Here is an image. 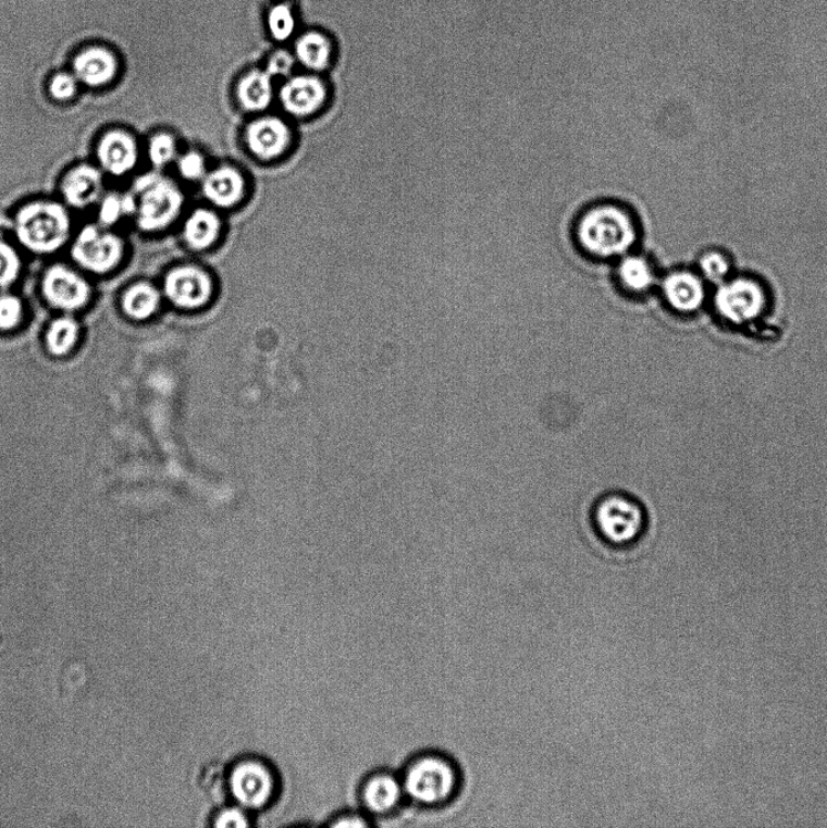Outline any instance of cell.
Segmentation results:
<instances>
[{
	"label": "cell",
	"instance_id": "3",
	"mask_svg": "<svg viewBox=\"0 0 827 828\" xmlns=\"http://www.w3.org/2000/svg\"><path fill=\"white\" fill-rule=\"evenodd\" d=\"M460 773L454 761L438 753L414 760L403 777L404 794L423 806H439L458 793Z\"/></svg>",
	"mask_w": 827,
	"mask_h": 828
},
{
	"label": "cell",
	"instance_id": "22",
	"mask_svg": "<svg viewBox=\"0 0 827 828\" xmlns=\"http://www.w3.org/2000/svg\"><path fill=\"white\" fill-rule=\"evenodd\" d=\"M221 224L215 213L206 209L195 210L184 225V240L193 250H205L219 237Z\"/></svg>",
	"mask_w": 827,
	"mask_h": 828
},
{
	"label": "cell",
	"instance_id": "23",
	"mask_svg": "<svg viewBox=\"0 0 827 828\" xmlns=\"http://www.w3.org/2000/svg\"><path fill=\"white\" fill-rule=\"evenodd\" d=\"M160 304V294L147 282L132 284L123 294V310L132 319L145 320L156 314Z\"/></svg>",
	"mask_w": 827,
	"mask_h": 828
},
{
	"label": "cell",
	"instance_id": "5",
	"mask_svg": "<svg viewBox=\"0 0 827 828\" xmlns=\"http://www.w3.org/2000/svg\"><path fill=\"white\" fill-rule=\"evenodd\" d=\"M594 522L601 537L614 546H629L646 528V514L642 506L623 493H612L598 501Z\"/></svg>",
	"mask_w": 827,
	"mask_h": 828
},
{
	"label": "cell",
	"instance_id": "6",
	"mask_svg": "<svg viewBox=\"0 0 827 828\" xmlns=\"http://www.w3.org/2000/svg\"><path fill=\"white\" fill-rule=\"evenodd\" d=\"M125 254V242L117 234L95 225L79 232L71 251L74 262L95 275H107L116 269Z\"/></svg>",
	"mask_w": 827,
	"mask_h": 828
},
{
	"label": "cell",
	"instance_id": "16",
	"mask_svg": "<svg viewBox=\"0 0 827 828\" xmlns=\"http://www.w3.org/2000/svg\"><path fill=\"white\" fill-rule=\"evenodd\" d=\"M327 89L322 81L317 77H294L284 84L280 91V102L287 113L304 117L316 113L324 105Z\"/></svg>",
	"mask_w": 827,
	"mask_h": 828
},
{
	"label": "cell",
	"instance_id": "26",
	"mask_svg": "<svg viewBox=\"0 0 827 828\" xmlns=\"http://www.w3.org/2000/svg\"><path fill=\"white\" fill-rule=\"evenodd\" d=\"M21 272V258L7 242L0 241V289H7L14 284Z\"/></svg>",
	"mask_w": 827,
	"mask_h": 828
},
{
	"label": "cell",
	"instance_id": "21",
	"mask_svg": "<svg viewBox=\"0 0 827 828\" xmlns=\"http://www.w3.org/2000/svg\"><path fill=\"white\" fill-rule=\"evenodd\" d=\"M295 53L300 63L307 68L322 71L330 64L332 55L331 41L322 32H307L296 42Z\"/></svg>",
	"mask_w": 827,
	"mask_h": 828
},
{
	"label": "cell",
	"instance_id": "17",
	"mask_svg": "<svg viewBox=\"0 0 827 828\" xmlns=\"http://www.w3.org/2000/svg\"><path fill=\"white\" fill-rule=\"evenodd\" d=\"M404 789L396 776L377 774L370 777L362 790L365 808L373 814H388L396 808L403 797Z\"/></svg>",
	"mask_w": 827,
	"mask_h": 828
},
{
	"label": "cell",
	"instance_id": "33",
	"mask_svg": "<svg viewBox=\"0 0 827 828\" xmlns=\"http://www.w3.org/2000/svg\"><path fill=\"white\" fill-rule=\"evenodd\" d=\"M180 174L188 180H199L204 176V158L199 152H188L179 159Z\"/></svg>",
	"mask_w": 827,
	"mask_h": 828
},
{
	"label": "cell",
	"instance_id": "28",
	"mask_svg": "<svg viewBox=\"0 0 827 828\" xmlns=\"http://www.w3.org/2000/svg\"><path fill=\"white\" fill-rule=\"evenodd\" d=\"M177 156V144L170 134L159 132L152 136L148 145V157L153 166L162 168Z\"/></svg>",
	"mask_w": 827,
	"mask_h": 828
},
{
	"label": "cell",
	"instance_id": "32",
	"mask_svg": "<svg viewBox=\"0 0 827 828\" xmlns=\"http://www.w3.org/2000/svg\"><path fill=\"white\" fill-rule=\"evenodd\" d=\"M252 825L248 810L240 806L221 809L213 820L216 828H246Z\"/></svg>",
	"mask_w": 827,
	"mask_h": 828
},
{
	"label": "cell",
	"instance_id": "7",
	"mask_svg": "<svg viewBox=\"0 0 827 828\" xmlns=\"http://www.w3.org/2000/svg\"><path fill=\"white\" fill-rule=\"evenodd\" d=\"M714 307L724 320L734 326H744L762 316L767 307V295L759 282L735 278L722 283L714 295Z\"/></svg>",
	"mask_w": 827,
	"mask_h": 828
},
{
	"label": "cell",
	"instance_id": "8",
	"mask_svg": "<svg viewBox=\"0 0 827 828\" xmlns=\"http://www.w3.org/2000/svg\"><path fill=\"white\" fill-rule=\"evenodd\" d=\"M229 789L237 806L245 810L263 809L275 795L276 777L265 762L243 760L230 773Z\"/></svg>",
	"mask_w": 827,
	"mask_h": 828
},
{
	"label": "cell",
	"instance_id": "10",
	"mask_svg": "<svg viewBox=\"0 0 827 828\" xmlns=\"http://www.w3.org/2000/svg\"><path fill=\"white\" fill-rule=\"evenodd\" d=\"M165 293L176 306L192 310L202 307L212 298L213 282L199 267L180 266L167 275Z\"/></svg>",
	"mask_w": 827,
	"mask_h": 828
},
{
	"label": "cell",
	"instance_id": "12",
	"mask_svg": "<svg viewBox=\"0 0 827 828\" xmlns=\"http://www.w3.org/2000/svg\"><path fill=\"white\" fill-rule=\"evenodd\" d=\"M96 156L98 163L108 174L123 177L137 166L139 148L131 134L114 129L103 135L96 147Z\"/></svg>",
	"mask_w": 827,
	"mask_h": 828
},
{
	"label": "cell",
	"instance_id": "11",
	"mask_svg": "<svg viewBox=\"0 0 827 828\" xmlns=\"http://www.w3.org/2000/svg\"><path fill=\"white\" fill-rule=\"evenodd\" d=\"M74 77L89 88H103L113 83L119 72V60L113 49L93 44L82 49L73 59Z\"/></svg>",
	"mask_w": 827,
	"mask_h": 828
},
{
	"label": "cell",
	"instance_id": "35",
	"mask_svg": "<svg viewBox=\"0 0 827 828\" xmlns=\"http://www.w3.org/2000/svg\"><path fill=\"white\" fill-rule=\"evenodd\" d=\"M331 827H367L369 824L360 815H342L336 821L329 824Z\"/></svg>",
	"mask_w": 827,
	"mask_h": 828
},
{
	"label": "cell",
	"instance_id": "13",
	"mask_svg": "<svg viewBox=\"0 0 827 828\" xmlns=\"http://www.w3.org/2000/svg\"><path fill=\"white\" fill-rule=\"evenodd\" d=\"M661 291L666 304L675 312L682 315L699 311L707 298L702 279L688 270H676L666 276L661 283Z\"/></svg>",
	"mask_w": 827,
	"mask_h": 828
},
{
	"label": "cell",
	"instance_id": "25",
	"mask_svg": "<svg viewBox=\"0 0 827 828\" xmlns=\"http://www.w3.org/2000/svg\"><path fill=\"white\" fill-rule=\"evenodd\" d=\"M137 212V200L131 193H110L104 197L100 209H98V222L103 227L117 224L123 217L135 215Z\"/></svg>",
	"mask_w": 827,
	"mask_h": 828
},
{
	"label": "cell",
	"instance_id": "30",
	"mask_svg": "<svg viewBox=\"0 0 827 828\" xmlns=\"http://www.w3.org/2000/svg\"><path fill=\"white\" fill-rule=\"evenodd\" d=\"M23 317V305L14 295H0V330L15 329Z\"/></svg>",
	"mask_w": 827,
	"mask_h": 828
},
{
	"label": "cell",
	"instance_id": "15",
	"mask_svg": "<svg viewBox=\"0 0 827 828\" xmlns=\"http://www.w3.org/2000/svg\"><path fill=\"white\" fill-rule=\"evenodd\" d=\"M246 144L258 158L273 159L287 150L290 131L286 123L276 117L255 120L246 129Z\"/></svg>",
	"mask_w": 827,
	"mask_h": 828
},
{
	"label": "cell",
	"instance_id": "4",
	"mask_svg": "<svg viewBox=\"0 0 827 828\" xmlns=\"http://www.w3.org/2000/svg\"><path fill=\"white\" fill-rule=\"evenodd\" d=\"M138 226L145 232L167 229L181 212L183 195L177 184L158 172H148L134 182Z\"/></svg>",
	"mask_w": 827,
	"mask_h": 828
},
{
	"label": "cell",
	"instance_id": "27",
	"mask_svg": "<svg viewBox=\"0 0 827 828\" xmlns=\"http://www.w3.org/2000/svg\"><path fill=\"white\" fill-rule=\"evenodd\" d=\"M731 267L730 258L720 252L703 254L699 262L701 275L713 283H723Z\"/></svg>",
	"mask_w": 827,
	"mask_h": 828
},
{
	"label": "cell",
	"instance_id": "18",
	"mask_svg": "<svg viewBox=\"0 0 827 828\" xmlns=\"http://www.w3.org/2000/svg\"><path fill=\"white\" fill-rule=\"evenodd\" d=\"M616 278L628 294L644 295L657 284V274L653 264L644 255L628 253L619 258L616 265Z\"/></svg>",
	"mask_w": 827,
	"mask_h": 828
},
{
	"label": "cell",
	"instance_id": "9",
	"mask_svg": "<svg viewBox=\"0 0 827 828\" xmlns=\"http://www.w3.org/2000/svg\"><path fill=\"white\" fill-rule=\"evenodd\" d=\"M42 291L49 304L68 312L81 310L89 302L92 296L88 280L64 265H54L46 269Z\"/></svg>",
	"mask_w": 827,
	"mask_h": 828
},
{
	"label": "cell",
	"instance_id": "2",
	"mask_svg": "<svg viewBox=\"0 0 827 828\" xmlns=\"http://www.w3.org/2000/svg\"><path fill=\"white\" fill-rule=\"evenodd\" d=\"M14 227L24 248L34 254H53L70 238L71 217L63 204L36 201L19 210Z\"/></svg>",
	"mask_w": 827,
	"mask_h": 828
},
{
	"label": "cell",
	"instance_id": "14",
	"mask_svg": "<svg viewBox=\"0 0 827 828\" xmlns=\"http://www.w3.org/2000/svg\"><path fill=\"white\" fill-rule=\"evenodd\" d=\"M103 191V172L89 164L71 169L61 182L64 200L77 209H85L100 201Z\"/></svg>",
	"mask_w": 827,
	"mask_h": 828
},
{
	"label": "cell",
	"instance_id": "20",
	"mask_svg": "<svg viewBox=\"0 0 827 828\" xmlns=\"http://www.w3.org/2000/svg\"><path fill=\"white\" fill-rule=\"evenodd\" d=\"M237 94L245 109H265L273 100V77L267 72H250L241 79Z\"/></svg>",
	"mask_w": 827,
	"mask_h": 828
},
{
	"label": "cell",
	"instance_id": "31",
	"mask_svg": "<svg viewBox=\"0 0 827 828\" xmlns=\"http://www.w3.org/2000/svg\"><path fill=\"white\" fill-rule=\"evenodd\" d=\"M78 79L73 73L60 72L49 82V93L57 102H68L78 92Z\"/></svg>",
	"mask_w": 827,
	"mask_h": 828
},
{
	"label": "cell",
	"instance_id": "29",
	"mask_svg": "<svg viewBox=\"0 0 827 828\" xmlns=\"http://www.w3.org/2000/svg\"><path fill=\"white\" fill-rule=\"evenodd\" d=\"M268 28L277 41H286L293 34L295 20L290 8L278 6L269 11Z\"/></svg>",
	"mask_w": 827,
	"mask_h": 828
},
{
	"label": "cell",
	"instance_id": "24",
	"mask_svg": "<svg viewBox=\"0 0 827 828\" xmlns=\"http://www.w3.org/2000/svg\"><path fill=\"white\" fill-rule=\"evenodd\" d=\"M79 326L71 317H61L53 321L46 333L49 351L55 355H65L77 343Z\"/></svg>",
	"mask_w": 827,
	"mask_h": 828
},
{
	"label": "cell",
	"instance_id": "19",
	"mask_svg": "<svg viewBox=\"0 0 827 828\" xmlns=\"http://www.w3.org/2000/svg\"><path fill=\"white\" fill-rule=\"evenodd\" d=\"M203 192L213 204L231 208L242 200L244 179L236 169L222 167L205 177Z\"/></svg>",
	"mask_w": 827,
	"mask_h": 828
},
{
	"label": "cell",
	"instance_id": "1",
	"mask_svg": "<svg viewBox=\"0 0 827 828\" xmlns=\"http://www.w3.org/2000/svg\"><path fill=\"white\" fill-rule=\"evenodd\" d=\"M575 240L580 248L592 257L619 259L634 250L638 229L628 209L615 203H601L589 208L577 219Z\"/></svg>",
	"mask_w": 827,
	"mask_h": 828
},
{
	"label": "cell",
	"instance_id": "34",
	"mask_svg": "<svg viewBox=\"0 0 827 828\" xmlns=\"http://www.w3.org/2000/svg\"><path fill=\"white\" fill-rule=\"evenodd\" d=\"M294 66V59L288 53H276L268 61L267 73L271 77L287 76Z\"/></svg>",
	"mask_w": 827,
	"mask_h": 828
}]
</instances>
